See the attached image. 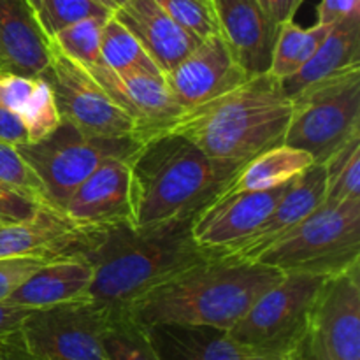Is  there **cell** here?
Returning <instances> with one entry per match:
<instances>
[{"label": "cell", "mask_w": 360, "mask_h": 360, "mask_svg": "<svg viewBox=\"0 0 360 360\" xmlns=\"http://www.w3.org/2000/svg\"><path fill=\"white\" fill-rule=\"evenodd\" d=\"M193 220L174 218L144 227L127 221L83 231L76 255L94 269L84 299L109 311H125L155 287L211 255L213 250L193 238Z\"/></svg>", "instance_id": "obj_1"}, {"label": "cell", "mask_w": 360, "mask_h": 360, "mask_svg": "<svg viewBox=\"0 0 360 360\" xmlns=\"http://www.w3.org/2000/svg\"><path fill=\"white\" fill-rule=\"evenodd\" d=\"M283 273L257 260L213 252L125 309L141 327L190 323L232 329Z\"/></svg>", "instance_id": "obj_2"}, {"label": "cell", "mask_w": 360, "mask_h": 360, "mask_svg": "<svg viewBox=\"0 0 360 360\" xmlns=\"http://www.w3.org/2000/svg\"><path fill=\"white\" fill-rule=\"evenodd\" d=\"M129 165L132 224L137 227L197 218L241 169L207 157L188 139L169 130L141 141Z\"/></svg>", "instance_id": "obj_3"}, {"label": "cell", "mask_w": 360, "mask_h": 360, "mask_svg": "<svg viewBox=\"0 0 360 360\" xmlns=\"http://www.w3.org/2000/svg\"><path fill=\"white\" fill-rule=\"evenodd\" d=\"M292 101L271 72L252 76L210 102L186 109L165 130L195 144L214 160L241 167L283 143Z\"/></svg>", "instance_id": "obj_4"}, {"label": "cell", "mask_w": 360, "mask_h": 360, "mask_svg": "<svg viewBox=\"0 0 360 360\" xmlns=\"http://www.w3.org/2000/svg\"><path fill=\"white\" fill-rule=\"evenodd\" d=\"M255 260L281 273L330 276L348 269L360 262V199L322 202Z\"/></svg>", "instance_id": "obj_5"}, {"label": "cell", "mask_w": 360, "mask_h": 360, "mask_svg": "<svg viewBox=\"0 0 360 360\" xmlns=\"http://www.w3.org/2000/svg\"><path fill=\"white\" fill-rule=\"evenodd\" d=\"M290 101L283 144L308 151L315 164L360 136V67L309 84Z\"/></svg>", "instance_id": "obj_6"}, {"label": "cell", "mask_w": 360, "mask_h": 360, "mask_svg": "<svg viewBox=\"0 0 360 360\" xmlns=\"http://www.w3.org/2000/svg\"><path fill=\"white\" fill-rule=\"evenodd\" d=\"M327 276L283 273L262 292L232 329V340L250 355L292 354L311 329L316 295Z\"/></svg>", "instance_id": "obj_7"}, {"label": "cell", "mask_w": 360, "mask_h": 360, "mask_svg": "<svg viewBox=\"0 0 360 360\" xmlns=\"http://www.w3.org/2000/svg\"><path fill=\"white\" fill-rule=\"evenodd\" d=\"M141 141L136 137H91L69 122L35 143L16 146L42 181L48 204L62 211L70 193L109 158H130Z\"/></svg>", "instance_id": "obj_8"}, {"label": "cell", "mask_w": 360, "mask_h": 360, "mask_svg": "<svg viewBox=\"0 0 360 360\" xmlns=\"http://www.w3.org/2000/svg\"><path fill=\"white\" fill-rule=\"evenodd\" d=\"M111 313L90 299L32 309L20 336L27 350L41 360H109L104 336Z\"/></svg>", "instance_id": "obj_9"}, {"label": "cell", "mask_w": 360, "mask_h": 360, "mask_svg": "<svg viewBox=\"0 0 360 360\" xmlns=\"http://www.w3.org/2000/svg\"><path fill=\"white\" fill-rule=\"evenodd\" d=\"M51 48V60L42 76L55 95L56 109L63 122H69L91 137H136V122L116 104L88 69Z\"/></svg>", "instance_id": "obj_10"}, {"label": "cell", "mask_w": 360, "mask_h": 360, "mask_svg": "<svg viewBox=\"0 0 360 360\" xmlns=\"http://www.w3.org/2000/svg\"><path fill=\"white\" fill-rule=\"evenodd\" d=\"M311 330L330 360H360V262L326 278L313 306Z\"/></svg>", "instance_id": "obj_11"}, {"label": "cell", "mask_w": 360, "mask_h": 360, "mask_svg": "<svg viewBox=\"0 0 360 360\" xmlns=\"http://www.w3.org/2000/svg\"><path fill=\"white\" fill-rule=\"evenodd\" d=\"M248 77L252 76L239 65L220 34L204 39L178 65L164 74L169 90L185 111L220 97Z\"/></svg>", "instance_id": "obj_12"}, {"label": "cell", "mask_w": 360, "mask_h": 360, "mask_svg": "<svg viewBox=\"0 0 360 360\" xmlns=\"http://www.w3.org/2000/svg\"><path fill=\"white\" fill-rule=\"evenodd\" d=\"M88 72L116 104L132 116L137 127V141L165 130L185 111L169 90L164 76L148 72L115 74L104 60L88 67Z\"/></svg>", "instance_id": "obj_13"}, {"label": "cell", "mask_w": 360, "mask_h": 360, "mask_svg": "<svg viewBox=\"0 0 360 360\" xmlns=\"http://www.w3.org/2000/svg\"><path fill=\"white\" fill-rule=\"evenodd\" d=\"M130 158H109L67 199L62 213L81 231L132 224Z\"/></svg>", "instance_id": "obj_14"}, {"label": "cell", "mask_w": 360, "mask_h": 360, "mask_svg": "<svg viewBox=\"0 0 360 360\" xmlns=\"http://www.w3.org/2000/svg\"><path fill=\"white\" fill-rule=\"evenodd\" d=\"M218 34L248 76L269 72L280 25L257 0H210Z\"/></svg>", "instance_id": "obj_15"}, {"label": "cell", "mask_w": 360, "mask_h": 360, "mask_svg": "<svg viewBox=\"0 0 360 360\" xmlns=\"http://www.w3.org/2000/svg\"><path fill=\"white\" fill-rule=\"evenodd\" d=\"M288 185L266 192H243L218 197L193 220V238L202 248L213 252L241 241L262 224Z\"/></svg>", "instance_id": "obj_16"}, {"label": "cell", "mask_w": 360, "mask_h": 360, "mask_svg": "<svg viewBox=\"0 0 360 360\" xmlns=\"http://www.w3.org/2000/svg\"><path fill=\"white\" fill-rule=\"evenodd\" d=\"M323 192H326V169L323 165L315 164L288 185L276 206L252 234L227 248L218 250V253L255 260L264 250L269 248L281 236L287 234L299 221L311 214L323 202Z\"/></svg>", "instance_id": "obj_17"}, {"label": "cell", "mask_w": 360, "mask_h": 360, "mask_svg": "<svg viewBox=\"0 0 360 360\" xmlns=\"http://www.w3.org/2000/svg\"><path fill=\"white\" fill-rule=\"evenodd\" d=\"M112 16L132 32L162 74L178 65L202 42L179 27L157 0H125Z\"/></svg>", "instance_id": "obj_18"}, {"label": "cell", "mask_w": 360, "mask_h": 360, "mask_svg": "<svg viewBox=\"0 0 360 360\" xmlns=\"http://www.w3.org/2000/svg\"><path fill=\"white\" fill-rule=\"evenodd\" d=\"M83 231L62 211L42 206L32 220L0 225V260L13 257L63 259L76 255Z\"/></svg>", "instance_id": "obj_19"}, {"label": "cell", "mask_w": 360, "mask_h": 360, "mask_svg": "<svg viewBox=\"0 0 360 360\" xmlns=\"http://www.w3.org/2000/svg\"><path fill=\"white\" fill-rule=\"evenodd\" d=\"M51 60L49 39L27 0H0V62L9 72L41 76Z\"/></svg>", "instance_id": "obj_20"}, {"label": "cell", "mask_w": 360, "mask_h": 360, "mask_svg": "<svg viewBox=\"0 0 360 360\" xmlns=\"http://www.w3.org/2000/svg\"><path fill=\"white\" fill-rule=\"evenodd\" d=\"M160 360H248L252 355L232 340L229 329L190 323L143 327Z\"/></svg>", "instance_id": "obj_21"}, {"label": "cell", "mask_w": 360, "mask_h": 360, "mask_svg": "<svg viewBox=\"0 0 360 360\" xmlns=\"http://www.w3.org/2000/svg\"><path fill=\"white\" fill-rule=\"evenodd\" d=\"M94 278L90 262L79 255L53 259L14 288L4 302L20 308H48L84 299Z\"/></svg>", "instance_id": "obj_22"}, {"label": "cell", "mask_w": 360, "mask_h": 360, "mask_svg": "<svg viewBox=\"0 0 360 360\" xmlns=\"http://www.w3.org/2000/svg\"><path fill=\"white\" fill-rule=\"evenodd\" d=\"M357 67H360V14H354L336 21L315 55L281 83L288 97L294 98L309 84Z\"/></svg>", "instance_id": "obj_23"}, {"label": "cell", "mask_w": 360, "mask_h": 360, "mask_svg": "<svg viewBox=\"0 0 360 360\" xmlns=\"http://www.w3.org/2000/svg\"><path fill=\"white\" fill-rule=\"evenodd\" d=\"M0 104L9 108L23 120L28 143L42 139L60 125L55 95L44 76L0 70Z\"/></svg>", "instance_id": "obj_24"}, {"label": "cell", "mask_w": 360, "mask_h": 360, "mask_svg": "<svg viewBox=\"0 0 360 360\" xmlns=\"http://www.w3.org/2000/svg\"><path fill=\"white\" fill-rule=\"evenodd\" d=\"M311 165H315V160L308 151L283 143L276 144L245 162L220 197L243 192H266L288 185Z\"/></svg>", "instance_id": "obj_25"}, {"label": "cell", "mask_w": 360, "mask_h": 360, "mask_svg": "<svg viewBox=\"0 0 360 360\" xmlns=\"http://www.w3.org/2000/svg\"><path fill=\"white\" fill-rule=\"evenodd\" d=\"M333 27L334 23H315L309 28H302L294 21L280 25L269 72L281 81L294 76L315 55Z\"/></svg>", "instance_id": "obj_26"}, {"label": "cell", "mask_w": 360, "mask_h": 360, "mask_svg": "<svg viewBox=\"0 0 360 360\" xmlns=\"http://www.w3.org/2000/svg\"><path fill=\"white\" fill-rule=\"evenodd\" d=\"M101 56L115 74L148 72L164 76L132 32L112 14L102 25Z\"/></svg>", "instance_id": "obj_27"}, {"label": "cell", "mask_w": 360, "mask_h": 360, "mask_svg": "<svg viewBox=\"0 0 360 360\" xmlns=\"http://www.w3.org/2000/svg\"><path fill=\"white\" fill-rule=\"evenodd\" d=\"M323 204H341L360 199V136L345 144L323 164Z\"/></svg>", "instance_id": "obj_28"}, {"label": "cell", "mask_w": 360, "mask_h": 360, "mask_svg": "<svg viewBox=\"0 0 360 360\" xmlns=\"http://www.w3.org/2000/svg\"><path fill=\"white\" fill-rule=\"evenodd\" d=\"M108 18H84L72 25H67L62 30L49 37V44L74 62L88 67L102 62L101 56V32Z\"/></svg>", "instance_id": "obj_29"}, {"label": "cell", "mask_w": 360, "mask_h": 360, "mask_svg": "<svg viewBox=\"0 0 360 360\" xmlns=\"http://www.w3.org/2000/svg\"><path fill=\"white\" fill-rule=\"evenodd\" d=\"M109 360H160L151 348L144 329L125 311H112L104 336Z\"/></svg>", "instance_id": "obj_30"}, {"label": "cell", "mask_w": 360, "mask_h": 360, "mask_svg": "<svg viewBox=\"0 0 360 360\" xmlns=\"http://www.w3.org/2000/svg\"><path fill=\"white\" fill-rule=\"evenodd\" d=\"M111 14V11L97 0H41L35 18L41 30L49 39L63 27L84 18H109Z\"/></svg>", "instance_id": "obj_31"}, {"label": "cell", "mask_w": 360, "mask_h": 360, "mask_svg": "<svg viewBox=\"0 0 360 360\" xmlns=\"http://www.w3.org/2000/svg\"><path fill=\"white\" fill-rule=\"evenodd\" d=\"M0 181L13 186L28 199L35 200L41 206H49L46 190L34 169L21 157L16 146L0 143Z\"/></svg>", "instance_id": "obj_32"}, {"label": "cell", "mask_w": 360, "mask_h": 360, "mask_svg": "<svg viewBox=\"0 0 360 360\" xmlns=\"http://www.w3.org/2000/svg\"><path fill=\"white\" fill-rule=\"evenodd\" d=\"M162 9L199 41L218 34L217 18L206 0H157Z\"/></svg>", "instance_id": "obj_33"}, {"label": "cell", "mask_w": 360, "mask_h": 360, "mask_svg": "<svg viewBox=\"0 0 360 360\" xmlns=\"http://www.w3.org/2000/svg\"><path fill=\"white\" fill-rule=\"evenodd\" d=\"M49 260L51 259L44 257H13L0 260V302L6 301L14 288Z\"/></svg>", "instance_id": "obj_34"}, {"label": "cell", "mask_w": 360, "mask_h": 360, "mask_svg": "<svg viewBox=\"0 0 360 360\" xmlns=\"http://www.w3.org/2000/svg\"><path fill=\"white\" fill-rule=\"evenodd\" d=\"M41 207V204L0 181V220L4 224L32 220Z\"/></svg>", "instance_id": "obj_35"}, {"label": "cell", "mask_w": 360, "mask_h": 360, "mask_svg": "<svg viewBox=\"0 0 360 360\" xmlns=\"http://www.w3.org/2000/svg\"><path fill=\"white\" fill-rule=\"evenodd\" d=\"M0 143L11 146H21L28 143V132L23 120L2 104H0Z\"/></svg>", "instance_id": "obj_36"}, {"label": "cell", "mask_w": 360, "mask_h": 360, "mask_svg": "<svg viewBox=\"0 0 360 360\" xmlns=\"http://www.w3.org/2000/svg\"><path fill=\"white\" fill-rule=\"evenodd\" d=\"M354 14H360V0H322L316 23H336Z\"/></svg>", "instance_id": "obj_37"}, {"label": "cell", "mask_w": 360, "mask_h": 360, "mask_svg": "<svg viewBox=\"0 0 360 360\" xmlns=\"http://www.w3.org/2000/svg\"><path fill=\"white\" fill-rule=\"evenodd\" d=\"M30 308H20V306H11L7 302H0V341L9 340L16 336L21 330V323L27 319Z\"/></svg>", "instance_id": "obj_38"}, {"label": "cell", "mask_w": 360, "mask_h": 360, "mask_svg": "<svg viewBox=\"0 0 360 360\" xmlns=\"http://www.w3.org/2000/svg\"><path fill=\"white\" fill-rule=\"evenodd\" d=\"M264 13L278 25L294 21L295 13L304 0H257Z\"/></svg>", "instance_id": "obj_39"}, {"label": "cell", "mask_w": 360, "mask_h": 360, "mask_svg": "<svg viewBox=\"0 0 360 360\" xmlns=\"http://www.w3.org/2000/svg\"><path fill=\"white\" fill-rule=\"evenodd\" d=\"M0 360H41L27 350L20 334L0 341Z\"/></svg>", "instance_id": "obj_40"}, {"label": "cell", "mask_w": 360, "mask_h": 360, "mask_svg": "<svg viewBox=\"0 0 360 360\" xmlns=\"http://www.w3.org/2000/svg\"><path fill=\"white\" fill-rule=\"evenodd\" d=\"M297 354V360H330L329 355L323 350L322 343L316 338V334L309 329V333L306 334L304 340L301 341V345L295 350Z\"/></svg>", "instance_id": "obj_41"}, {"label": "cell", "mask_w": 360, "mask_h": 360, "mask_svg": "<svg viewBox=\"0 0 360 360\" xmlns=\"http://www.w3.org/2000/svg\"><path fill=\"white\" fill-rule=\"evenodd\" d=\"M248 360H297V354H267V355H252Z\"/></svg>", "instance_id": "obj_42"}, {"label": "cell", "mask_w": 360, "mask_h": 360, "mask_svg": "<svg viewBox=\"0 0 360 360\" xmlns=\"http://www.w3.org/2000/svg\"><path fill=\"white\" fill-rule=\"evenodd\" d=\"M98 4H102V6L105 7V9H109L111 13H115L116 9H118V4H116V0H97Z\"/></svg>", "instance_id": "obj_43"}, {"label": "cell", "mask_w": 360, "mask_h": 360, "mask_svg": "<svg viewBox=\"0 0 360 360\" xmlns=\"http://www.w3.org/2000/svg\"><path fill=\"white\" fill-rule=\"evenodd\" d=\"M27 4L30 6V9L34 11V14H37L39 6H41V0H27Z\"/></svg>", "instance_id": "obj_44"}, {"label": "cell", "mask_w": 360, "mask_h": 360, "mask_svg": "<svg viewBox=\"0 0 360 360\" xmlns=\"http://www.w3.org/2000/svg\"><path fill=\"white\" fill-rule=\"evenodd\" d=\"M123 2H125V0H116V4H118V6H122Z\"/></svg>", "instance_id": "obj_45"}, {"label": "cell", "mask_w": 360, "mask_h": 360, "mask_svg": "<svg viewBox=\"0 0 360 360\" xmlns=\"http://www.w3.org/2000/svg\"><path fill=\"white\" fill-rule=\"evenodd\" d=\"M0 70H6V69H4V65H2V62H0Z\"/></svg>", "instance_id": "obj_46"}, {"label": "cell", "mask_w": 360, "mask_h": 360, "mask_svg": "<svg viewBox=\"0 0 360 360\" xmlns=\"http://www.w3.org/2000/svg\"><path fill=\"white\" fill-rule=\"evenodd\" d=\"M2 224H4V221H2V220H0V225H2Z\"/></svg>", "instance_id": "obj_47"}, {"label": "cell", "mask_w": 360, "mask_h": 360, "mask_svg": "<svg viewBox=\"0 0 360 360\" xmlns=\"http://www.w3.org/2000/svg\"><path fill=\"white\" fill-rule=\"evenodd\" d=\"M206 2H210V0H206Z\"/></svg>", "instance_id": "obj_48"}]
</instances>
